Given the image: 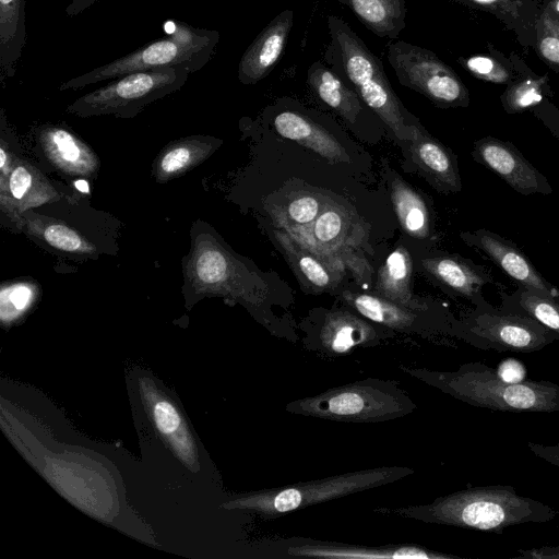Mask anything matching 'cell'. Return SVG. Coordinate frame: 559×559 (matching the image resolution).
<instances>
[{"instance_id": "cell-13", "label": "cell", "mask_w": 559, "mask_h": 559, "mask_svg": "<svg viewBox=\"0 0 559 559\" xmlns=\"http://www.w3.org/2000/svg\"><path fill=\"white\" fill-rule=\"evenodd\" d=\"M472 157L523 195L552 192L547 178L511 142L485 136L474 142Z\"/></svg>"}, {"instance_id": "cell-39", "label": "cell", "mask_w": 559, "mask_h": 559, "mask_svg": "<svg viewBox=\"0 0 559 559\" xmlns=\"http://www.w3.org/2000/svg\"><path fill=\"white\" fill-rule=\"evenodd\" d=\"M526 445L534 455L554 466L559 467V441L555 444H544L530 441Z\"/></svg>"}, {"instance_id": "cell-40", "label": "cell", "mask_w": 559, "mask_h": 559, "mask_svg": "<svg viewBox=\"0 0 559 559\" xmlns=\"http://www.w3.org/2000/svg\"><path fill=\"white\" fill-rule=\"evenodd\" d=\"M518 556L530 559H559V546H543L532 549H520Z\"/></svg>"}, {"instance_id": "cell-29", "label": "cell", "mask_w": 559, "mask_h": 559, "mask_svg": "<svg viewBox=\"0 0 559 559\" xmlns=\"http://www.w3.org/2000/svg\"><path fill=\"white\" fill-rule=\"evenodd\" d=\"M275 237L300 283L313 293L332 289L336 283V276L322 258L317 257L314 252L287 234L276 231Z\"/></svg>"}, {"instance_id": "cell-34", "label": "cell", "mask_w": 559, "mask_h": 559, "mask_svg": "<svg viewBox=\"0 0 559 559\" xmlns=\"http://www.w3.org/2000/svg\"><path fill=\"white\" fill-rule=\"evenodd\" d=\"M348 228L344 211L336 205H325L312 225V235L319 243L336 247L345 243Z\"/></svg>"}, {"instance_id": "cell-22", "label": "cell", "mask_w": 559, "mask_h": 559, "mask_svg": "<svg viewBox=\"0 0 559 559\" xmlns=\"http://www.w3.org/2000/svg\"><path fill=\"white\" fill-rule=\"evenodd\" d=\"M409 141L413 162L430 185L443 193L462 190L456 157L447 146L432 138L419 122Z\"/></svg>"}, {"instance_id": "cell-4", "label": "cell", "mask_w": 559, "mask_h": 559, "mask_svg": "<svg viewBox=\"0 0 559 559\" xmlns=\"http://www.w3.org/2000/svg\"><path fill=\"white\" fill-rule=\"evenodd\" d=\"M219 33L185 22H171L167 35L147 43L128 55L70 79L60 91L80 90L131 72L160 68H185L191 73L201 70L215 53Z\"/></svg>"}, {"instance_id": "cell-1", "label": "cell", "mask_w": 559, "mask_h": 559, "mask_svg": "<svg viewBox=\"0 0 559 559\" xmlns=\"http://www.w3.org/2000/svg\"><path fill=\"white\" fill-rule=\"evenodd\" d=\"M429 524L450 525L500 534L504 528L527 523H547L559 515L552 507L515 491L512 486L493 485L462 489L432 502L396 509L379 508Z\"/></svg>"}, {"instance_id": "cell-31", "label": "cell", "mask_w": 559, "mask_h": 559, "mask_svg": "<svg viewBox=\"0 0 559 559\" xmlns=\"http://www.w3.org/2000/svg\"><path fill=\"white\" fill-rule=\"evenodd\" d=\"M23 222H25V233L36 240L43 241L46 247L72 257H96L95 245L66 223L49 222L32 216L26 217L25 215L21 218V224Z\"/></svg>"}, {"instance_id": "cell-11", "label": "cell", "mask_w": 559, "mask_h": 559, "mask_svg": "<svg viewBox=\"0 0 559 559\" xmlns=\"http://www.w3.org/2000/svg\"><path fill=\"white\" fill-rule=\"evenodd\" d=\"M186 284L195 295L228 296L255 302L248 287L247 271L231 253L209 233L195 234L185 266Z\"/></svg>"}, {"instance_id": "cell-32", "label": "cell", "mask_w": 559, "mask_h": 559, "mask_svg": "<svg viewBox=\"0 0 559 559\" xmlns=\"http://www.w3.org/2000/svg\"><path fill=\"white\" fill-rule=\"evenodd\" d=\"M390 194L404 231L413 238H427L430 234V216L423 197L400 177L391 180Z\"/></svg>"}, {"instance_id": "cell-19", "label": "cell", "mask_w": 559, "mask_h": 559, "mask_svg": "<svg viewBox=\"0 0 559 559\" xmlns=\"http://www.w3.org/2000/svg\"><path fill=\"white\" fill-rule=\"evenodd\" d=\"M294 25V11L280 12L258 34L243 52L238 66V79L251 85L266 78L282 58Z\"/></svg>"}, {"instance_id": "cell-10", "label": "cell", "mask_w": 559, "mask_h": 559, "mask_svg": "<svg viewBox=\"0 0 559 559\" xmlns=\"http://www.w3.org/2000/svg\"><path fill=\"white\" fill-rule=\"evenodd\" d=\"M386 58L399 82L440 107H466L469 95L457 74L437 55L420 46L395 40Z\"/></svg>"}, {"instance_id": "cell-5", "label": "cell", "mask_w": 559, "mask_h": 559, "mask_svg": "<svg viewBox=\"0 0 559 559\" xmlns=\"http://www.w3.org/2000/svg\"><path fill=\"white\" fill-rule=\"evenodd\" d=\"M414 474L404 466H382L343 473L325 478L240 495L223 503L227 510H242L264 519L312 507L352 493L394 483Z\"/></svg>"}, {"instance_id": "cell-8", "label": "cell", "mask_w": 559, "mask_h": 559, "mask_svg": "<svg viewBox=\"0 0 559 559\" xmlns=\"http://www.w3.org/2000/svg\"><path fill=\"white\" fill-rule=\"evenodd\" d=\"M190 73L188 69L171 67L123 74L76 98L67 111L81 118H133L147 105L180 90Z\"/></svg>"}, {"instance_id": "cell-27", "label": "cell", "mask_w": 559, "mask_h": 559, "mask_svg": "<svg viewBox=\"0 0 559 559\" xmlns=\"http://www.w3.org/2000/svg\"><path fill=\"white\" fill-rule=\"evenodd\" d=\"M381 38L397 39L406 27V0H336Z\"/></svg>"}, {"instance_id": "cell-24", "label": "cell", "mask_w": 559, "mask_h": 559, "mask_svg": "<svg viewBox=\"0 0 559 559\" xmlns=\"http://www.w3.org/2000/svg\"><path fill=\"white\" fill-rule=\"evenodd\" d=\"M221 141L206 135H190L167 144L153 163L157 182H167L193 169L210 157Z\"/></svg>"}, {"instance_id": "cell-16", "label": "cell", "mask_w": 559, "mask_h": 559, "mask_svg": "<svg viewBox=\"0 0 559 559\" xmlns=\"http://www.w3.org/2000/svg\"><path fill=\"white\" fill-rule=\"evenodd\" d=\"M271 123L281 136L310 148L330 162L350 160L334 135L293 100L283 99L271 109Z\"/></svg>"}, {"instance_id": "cell-43", "label": "cell", "mask_w": 559, "mask_h": 559, "mask_svg": "<svg viewBox=\"0 0 559 559\" xmlns=\"http://www.w3.org/2000/svg\"><path fill=\"white\" fill-rule=\"evenodd\" d=\"M471 1H473L475 3H478V4H490V3H493V2H496L498 0H471Z\"/></svg>"}, {"instance_id": "cell-23", "label": "cell", "mask_w": 559, "mask_h": 559, "mask_svg": "<svg viewBox=\"0 0 559 559\" xmlns=\"http://www.w3.org/2000/svg\"><path fill=\"white\" fill-rule=\"evenodd\" d=\"M307 84L313 94L348 124L355 126L372 112L359 95L324 62L314 61L307 71Z\"/></svg>"}, {"instance_id": "cell-14", "label": "cell", "mask_w": 559, "mask_h": 559, "mask_svg": "<svg viewBox=\"0 0 559 559\" xmlns=\"http://www.w3.org/2000/svg\"><path fill=\"white\" fill-rule=\"evenodd\" d=\"M1 211L21 224L24 213L33 207L60 200L52 182L29 162L14 155L11 170L0 169Z\"/></svg>"}, {"instance_id": "cell-18", "label": "cell", "mask_w": 559, "mask_h": 559, "mask_svg": "<svg viewBox=\"0 0 559 559\" xmlns=\"http://www.w3.org/2000/svg\"><path fill=\"white\" fill-rule=\"evenodd\" d=\"M37 143L44 158L64 176L94 178L99 169L96 153L79 136L61 126H43Z\"/></svg>"}, {"instance_id": "cell-37", "label": "cell", "mask_w": 559, "mask_h": 559, "mask_svg": "<svg viewBox=\"0 0 559 559\" xmlns=\"http://www.w3.org/2000/svg\"><path fill=\"white\" fill-rule=\"evenodd\" d=\"M464 67L476 78L492 83L510 82L508 70L492 58L484 56L471 57L464 62Z\"/></svg>"}, {"instance_id": "cell-12", "label": "cell", "mask_w": 559, "mask_h": 559, "mask_svg": "<svg viewBox=\"0 0 559 559\" xmlns=\"http://www.w3.org/2000/svg\"><path fill=\"white\" fill-rule=\"evenodd\" d=\"M391 330L376 324L358 313L336 309L328 311L309 332L307 345L326 357L347 355L359 347H370L392 336Z\"/></svg>"}, {"instance_id": "cell-6", "label": "cell", "mask_w": 559, "mask_h": 559, "mask_svg": "<svg viewBox=\"0 0 559 559\" xmlns=\"http://www.w3.org/2000/svg\"><path fill=\"white\" fill-rule=\"evenodd\" d=\"M286 412L340 423H382L404 417L416 403L392 380L367 378L289 402Z\"/></svg>"}, {"instance_id": "cell-41", "label": "cell", "mask_w": 559, "mask_h": 559, "mask_svg": "<svg viewBox=\"0 0 559 559\" xmlns=\"http://www.w3.org/2000/svg\"><path fill=\"white\" fill-rule=\"evenodd\" d=\"M99 1L102 0H71L64 10L69 16H75L90 9L95 3H98Z\"/></svg>"}, {"instance_id": "cell-15", "label": "cell", "mask_w": 559, "mask_h": 559, "mask_svg": "<svg viewBox=\"0 0 559 559\" xmlns=\"http://www.w3.org/2000/svg\"><path fill=\"white\" fill-rule=\"evenodd\" d=\"M140 388L158 435L189 469L199 471V449L182 412L151 379H141Z\"/></svg>"}, {"instance_id": "cell-33", "label": "cell", "mask_w": 559, "mask_h": 559, "mask_svg": "<svg viewBox=\"0 0 559 559\" xmlns=\"http://www.w3.org/2000/svg\"><path fill=\"white\" fill-rule=\"evenodd\" d=\"M37 286L34 283L19 281L3 284L0 292L1 321L10 325L34 305L37 297Z\"/></svg>"}, {"instance_id": "cell-28", "label": "cell", "mask_w": 559, "mask_h": 559, "mask_svg": "<svg viewBox=\"0 0 559 559\" xmlns=\"http://www.w3.org/2000/svg\"><path fill=\"white\" fill-rule=\"evenodd\" d=\"M26 0H0V70L12 78L26 45Z\"/></svg>"}, {"instance_id": "cell-30", "label": "cell", "mask_w": 559, "mask_h": 559, "mask_svg": "<svg viewBox=\"0 0 559 559\" xmlns=\"http://www.w3.org/2000/svg\"><path fill=\"white\" fill-rule=\"evenodd\" d=\"M499 308L512 313L530 317L559 337V299L542 292L516 284L513 292H498Z\"/></svg>"}, {"instance_id": "cell-7", "label": "cell", "mask_w": 559, "mask_h": 559, "mask_svg": "<svg viewBox=\"0 0 559 559\" xmlns=\"http://www.w3.org/2000/svg\"><path fill=\"white\" fill-rule=\"evenodd\" d=\"M13 442L31 464L73 504L104 522H114L120 507L115 479L102 463L80 453L39 451Z\"/></svg>"}, {"instance_id": "cell-36", "label": "cell", "mask_w": 559, "mask_h": 559, "mask_svg": "<svg viewBox=\"0 0 559 559\" xmlns=\"http://www.w3.org/2000/svg\"><path fill=\"white\" fill-rule=\"evenodd\" d=\"M537 47L542 58L559 67V17L547 8L537 26Z\"/></svg>"}, {"instance_id": "cell-35", "label": "cell", "mask_w": 559, "mask_h": 559, "mask_svg": "<svg viewBox=\"0 0 559 559\" xmlns=\"http://www.w3.org/2000/svg\"><path fill=\"white\" fill-rule=\"evenodd\" d=\"M545 79H526L513 84L506 91L502 102L504 109L510 114L522 112L543 99V85Z\"/></svg>"}, {"instance_id": "cell-20", "label": "cell", "mask_w": 559, "mask_h": 559, "mask_svg": "<svg viewBox=\"0 0 559 559\" xmlns=\"http://www.w3.org/2000/svg\"><path fill=\"white\" fill-rule=\"evenodd\" d=\"M424 270L450 294L462 297L475 307L489 302L483 296V287L492 284L490 271L460 255H441L421 260Z\"/></svg>"}, {"instance_id": "cell-3", "label": "cell", "mask_w": 559, "mask_h": 559, "mask_svg": "<svg viewBox=\"0 0 559 559\" xmlns=\"http://www.w3.org/2000/svg\"><path fill=\"white\" fill-rule=\"evenodd\" d=\"M405 373L468 405L511 413L559 412V384L550 381H508L483 362L454 371L400 367Z\"/></svg>"}, {"instance_id": "cell-21", "label": "cell", "mask_w": 559, "mask_h": 559, "mask_svg": "<svg viewBox=\"0 0 559 559\" xmlns=\"http://www.w3.org/2000/svg\"><path fill=\"white\" fill-rule=\"evenodd\" d=\"M288 556L360 559H452L456 556L414 545L366 547L321 540H293L285 548Z\"/></svg>"}, {"instance_id": "cell-17", "label": "cell", "mask_w": 559, "mask_h": 559, "mask_svg": "<svg viewBox=\"0 0 559 559\" xmlns=\"http://www.w3.org/2000/svg\"><path fill=\"white\" fill-rule=\"evenodd\" d=\"M461 238L467 246L485 253L516 284L559 299V290L545 280L531 260L510 240L484 228L463 231Z\"/></svg>"}, {"instance_id": "cell-25", "label": "cell", "mask_w": 559, "mask_h": 559, "mask_svg": "<svg viewBox=\"0 0 559 559\" xmlns=\"http://www.w3.org/2000/svg\"><path fill=\"white\" fill-rule=\"evenodd\" d=\"M412 271L413 262L409 252L403 246H399L379 269L374 292L399 306L424 312L428 306L413 295Z\"/></svg>"}, {"instance_id": "cell-26", "label": "cell", "mask_w": 559, "mask_h": 559, "mask_svg": "<svg viewBox=\"0 0 559 559\" xmlns=\"http://www.w3.org/2000/svg\"><path fill=\"white\" fill-rule=\"evenodd\" d=\"M343 300L361 317L393 332H424L417 311L399 306L379 295L342 293Z\"/></svg>"}, {"instance_id": "cell-42", "label": "cell", "mask_w": 559, "mask_h": 559, "mask_svg": "<svg viewBox=\"0 0 559 559\" xmlns=\"http://www.w3.org/2000/svg\"><path fill=\"white\" fill-rule=\"evenodd\" d=\"M550 8L552 9V11L555 12V14L559 17V0H555L551 4H550Z\"/></svg>"}, {"instance_id": "cell-2", "label": "cell", "mask_w": 559, "mask_h": 559, "mask_svg": "<svg viewBox=\"0 0 559 559\" xmlns=\"http://www.w3.org/2000/svg\"><path fill=\"white\" fill-rule=\"evenodd\" d=\"M330 41L324 63L362 99L366 106L400 140H412L418 121L394 93L382 61L340 16L328 15Z\"/></svg>"}, {"instance_id": "cell-9", "label": "cell", "mask_w": 559, "mask_h": 559, "mask_svg": "<svg viewBox=\"0 0 559 559\" xmlns=\"http://www.w3.org/2000/svg\"><path fill=\"white\" fill-rule=\"evenodd\" d=\"M451 335L483 350L533 353L559 341L534 319L488 304L452 320Z\"/></svg>"}, {"instance_id": "cell-38", "label": "cell", "mask_w": 559, "mask_h": 559, "mask_svg": "<svg viewBox=\"0 0 559 559\" xmlns=\"http://www.w3.org/2000/svg\"><path fill=\"white\" fill-rule=\"evenodd\" d=\"M321 201L312 194H302L287 205L288 218L299 225H308L316 221L321 212Z\"/></svg>"}]
</instances>
